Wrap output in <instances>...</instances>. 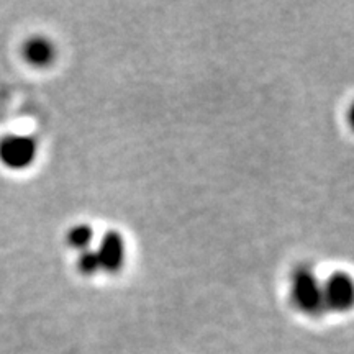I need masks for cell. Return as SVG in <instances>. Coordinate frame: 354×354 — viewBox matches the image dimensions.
Wrapping results in <instances>:
<instances>
[{"mask_svg":"<svg viewBox=\"0 0 354 354\" xmlns=\"http://www.w3.org/2000/svg\"><path fill=\"white\" fill-rule=\"evenodd\" d=\"M290 299L300 312L310 317H318L325 312L323 282L307 266H300L292 272Z\"/></svg>","mask_w":354,"mask_h":354,"instance_id":"1","label":"cell"},{"mask_svg":"<svg viewBox=\"0 0 354 354\" xmlns=\"http://www.w3.org/2000/svg\"><path fill=\"white\" fill-rule=\"evenodd\" d=\"M38 143L28 135H7L0 140V162L7 169L25 171L37 161Z\"/></svg>","mask_w":354,"mask_h":354,"instance_id":"2","label":"cell"},{"mask_svg":"<svg viewBox=\"0 0 354 354\" xmlns=\"http://www.w3.org/2000/svg\"><path fill=\"white\" fill-rule=\"evenodd\" d=\"M97 259H99L100 271L109 274L120 272L127 261V243L122 233L110 230L100 236L99 245L94 248Z\"/></svg>","mask_w":354,"mask_h":354,"instance_id":"3","label":"cell"},{"mask_svg":"<svg viewBox=\"0 0 354 354\" xmlns=\"http://www.w3.org/2000/svg\"><path fill=\"white\" fill-rule=\"evenodd\" d=\"M353 279L346 272H333L323 282L325 308L333 312H346L353 305Z\"/></svg>","mask_w":354,"mask_h":354,"instance_id":"4","label":"cell"},{"mask_svg":"<svg viewBox=\"0 0 354 354\" xmlns=\"http://www.w3.org/2000/svg\"><path fill=\"white\" fill-rule=\"evenodd\" d=\"M56 55V44L43 35L30 37L21 44V56L33 68H48L55 63Z\"/></svg>","mask_w":354,"mask_h":354,"instance_id":"5","label":"cell"},{"mask_svg":"<svg viewBox=\"0 0 354 354\" xmlns=\"http://www.w3.org/2000/svg\"><path fill=\"white\" fill-rule=\"evenodd\" d=\"M94 236L95 232L94 228L88 227V225H76L69 230L68 233V243L71 248L82 253V251L91 250V245L94 243Z\"/></svg>","mask_w":354,"mask_h":354,"instance_id":"6","label":"cell"},{"mask_svg":"<svg viewBox=\"0 0 354 354\" xmlns=\"http://www.w3.org/2000/svg\"><path fill=\"white\" fill-rule=\"evenodd\" d=\"M77 269H79V272L82 274V276H87V277L95 276V274L100 271V264H99V259H97L94 248H91V250H86V251H82V253H79Z\"/></svg>","mask_w":354,"mask_h":354,"instance_id":"7","label":"cell"}]
</instances>
